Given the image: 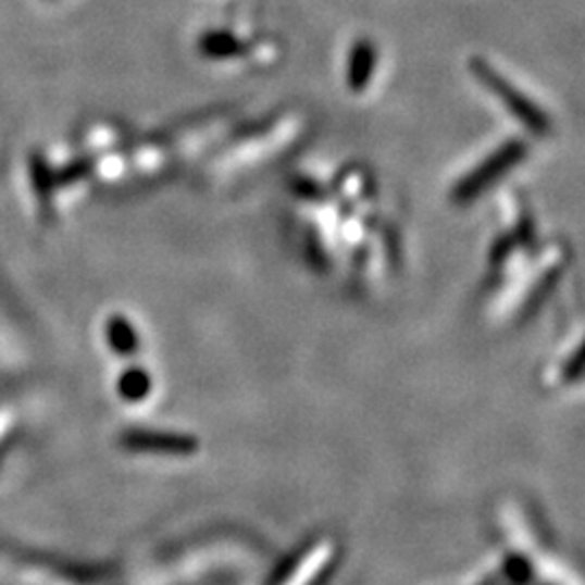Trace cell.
<instances>
[{
    "label": "cell",
    "instance_id": "cell-3",
    "mask_svg": "<svg viewBox=\"0 0 585 585\" xmlns=\"http://www.w3.org/2000/svg\"><path fill=\"white\" fill-rule=\"evenodd\" d=\"M375 46L371 39H358L349 52V63H347V87L351 91H364L366 85L373 78L375 72Z\"/></svg>",
    "mask_w": 585,
    "mask_h": 585
},
{
    "label": "cell",
    "instance_id": "cell-1",
    "mask_svg": "<svg viewBox=\"0 0 585 585\" xmlns=\"http://www.w3.org/2000/svg\"><path fill=\"white\" fill-rule=\"evenodd\" d=\"M471 72L506 104L510 115L516 117L527 130H532L534 135H547L551 130L549 115L534 100H530L519 87H514L503 74H499L486 59L473 57Z\"/></svg>",
    "mask_w": 585,
    "mask_h": 585
},
{
    "label": "cell",
    "instance_id": "cell-2",
    "mask_svg": "<svg viewBox=\"0 0 585 585\" xmlns=\"http://www.w3.org/2000/svg\"><path fill=\"white\" fill-rule=\"evenodd\" d=\"M527 157V144L521 139L506 141L499 150H495L482 165L471 170L451 191L456 204H471L484 191H488L499 178L512 172Z\"/></svg>",
    "mask_w": 585,
    "mask_h": 585
},
{
    "label": "cell",
    "instance_id": "cell-4",
    "mask_svg": "<svg viewBox=\"0 0 585 585\" xmlns=\"http://www.w3.org/2000/svg\"><path fill=\"white\" fill-rule=\"evenodd\" d=\"M198 50L207 59H215L217 61V59L237 57L244 50V46H241V41L231 30H209V33L200 35Z\"/></svg>",
    "mask_w": 585,
    "mask_h": 585
}]
</instances>
